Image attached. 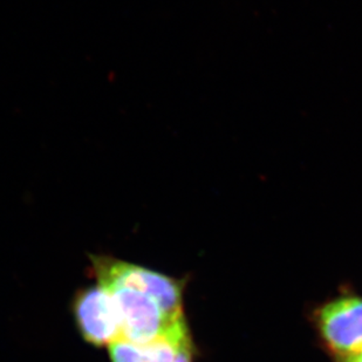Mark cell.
I'll list each match as a JSON object with an SVG mask.
<instances>
[{"mask_svg": "<svg viewBox=\"0 0 362 362\" xmlns=\"http://www.w3.org/2000/svg\"><path fill=\"white\" fill-rule=\"evenodd\" d=\"M334 362H362V349L360 352L352 354V356L334 360Z\"/></svg>", "mask_w": 362, "mask_h": 362, "instance_id": "7", "label": "cell"}, {"mask_svg": "<svg viewBox=\"0 0 362 362\" xmlns=\"http://www.w3.org/2000/svg\"><path fill=\"white\" fill-rule=\"evenodd\" d=\"M192 342L190 328L185 322L170 334L153 341L136 344L120 339L108 346V352L110 362H176Z\"/></svg>", "mask_w": 362, "mask_h": 362, "instance_id": "5", "label": "cell"}, {"mask_svg": "<svg viewBox=\"0 0 362 362\" xmlns=\"http://www.w3.org/2000/svg\"><path fill=\"white\" fill-rule=\"evenodd\" d=\"M101 284L110 291L120 319L124 340L144 344L170 334L187 322V317L173 318L151 296L115 283Z\"/></svg>", "mask_w": 362, "mask_h": 362, "instance_id": "2", "label": "cell"}, {"mask_svg": "<svg viewBox=\"0 0 362 362\" xmlns=\"http://www.w3.org/2000/svg\"><path fill=\"white\" fill-rule=\"evenodd\" d=\"M72 310L76 327L89 345L108 347L122 338L117 306L110 291L101 284L78 291Z\"/></svg>", "mask_w": 362, "mask_h": 362, "instance_id": "4", "label": "cell"}, {"mask_svg": "<svg viewBox=\"0 0 362 362\" xmlns=\"http://www.w3.org/2000/svg\"><path fill=\"white\" fill-rule=\"evenodd\" d=\"M92 274L100 283L121 284L154 298L173 318L185 315L187 279H178L148 267L106 255L89 256Z\"/></svg>", "mask_w": 362, "mask_h": 362, "instance_id": "1", "label": "cell"}, {"mask_svg": "<svg viewBox=\"0 0 362 362\" xmlns=\"http://www.w3.org/2000/svg\"><path fill=\"white\" fill-rule=\"evenodd\" d=\"M196 346L195 342H192L190 345L187 346L181 354L178 356L176 362H195Z\"/></svg>", "mask_w": 362, "mask_h": 362, "instance_id": "6", "label": "cell"}, {"mask_svg": "<svg viewBox=\"0 0 362 362\" xmlns=\"http://www.w3.org/2000/svg\"><path fill=\"white\" fill-rule=\"evenodd\" d=\"M319 341L333 359L362 349V297L344 293L319 305L311 317Z\"/></svg>", "mask_w": 362, "mask_h": 362, "instance_id": "3", "label": "cell"}]
</instances>
